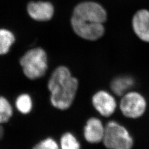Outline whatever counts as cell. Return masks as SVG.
<instances>
[{
  "instance_id": "obj_1",
  "label": "cell",
  "mask_w": 149,
  "mask_h": 149,
  "mask_svg": "<svg viewBox=\"0 0 149 149\" xmlns=\"http://www.w3.org/2000/svg\"><path fill=\"white\" fill-rule=\"evenodd\" d=\"M106 11L95 2H84L76 6L71 17L74 32L86 40H96L104 33L103 24L107 19Z\"/></svg>"
},
{
  "instance_id": "obj_2",
  "label": "cell",
  "mask_w": 149,
  "mask_h": 149,
  "mask_svg": "<svg viewBox=\"0 0 149 149\" xmlns=\"http://www.w3.org/2000/svg\"><path fill=\"white\" fill-rule=\"evenodd\" d=\"M78 85L67 68L60 66L55 70L48 82L52 104L61 110L68 109L74 100Z\"/></svg>"
},
{
  "instance_id": "obj_3",
  "label": "cell",
  "mask_w": 149,
  "mask_h": 149,
  "mask_svg": "<svg viewBox=\"0 0 149 149\" xmlns=\"http://www.w3.org/2000/svg\"><path fill=\"white\" fill-rule=\"evenodd\" d=\"M102 142L108 149H132L134 145L127 129L116 121L107 124Z\"/></svg>"
},
{
  "instance_id": "obj_4",
  "label": "cell",
  "mask_w": 149,
  "mask_h": 149,
  "mask_svg": "<svg viewBox=\"0 0 149 149\" xmlns=\"http://www.w3.org/2000/svg\"><path fill=\"white\" fill-rule=\"evenodd\" d=\"M20 64L28 79H39L45 74L48 68L47 54L41 48L33 49L22 57Z\"/></svg>"
},
{
  "instance_id": "obj_5",
  "label": "cell",
  "mask_w": 149,
  "mask_h": 149,
  "mask_svg": "<svg viewBox=\"0 0 149 149\" xmlns=\"http://www.w3.org/2000/svg\"><path fill=\"white\" fill-rule=\"evenodd\" d=\"M119 107L125 117L136 119L144 114L146 108V102L144 97L138 92H128L123 96Z\"/></svg>"
},
{
  "instance_id": "obj_6",
  "label": "cell",
  "mask_w": 149,
  "mask_h": 149,
  "mask_svg": "<svg viewBox=\"0 0 149 149\" xmlns=\"http://www.w3.org/2000/svg\"><path fill=\"white\" fill-rule=\"evenodd\" d=\"M92 103L97 112L105 117L111 116L117 106L115 98L104 91L96 93L92 98Z\"/></svg>"
},
{
  "instance_id": "obj_7",
  "label": "cell",
  "mask_w": 149,
  "mask_h": 149,
  "mask_svg": "<svg viewBox=\"0 0 149 149\" xmlns=\"http://www.w3.org/2000/svg\"><path fill=\"white\" fill-rule=\"evenodd\" d=\"M27 11L33 19L38 21H47L53 16V6L48 2H32L28 5Z\"/></svg>"
},
{
  "instance_id": "obj_8",
  "label": "cell",
  "mask_w": 149,
  "mask_h": 149,
  "mask_svg": "<svg viewBox=\"0 0 149 149\" xmlns=\"http://www.w3.org/2000/svg\"><path fill=\"white\" fill-rule=\"evenodd\" d=\"M132 26L136 35L141 40L149 43V11L141 10L134 16Z\"/></svg>"
},
{
  "instance_id": "obj_9",
  "label": "cell",
  "mask_w": 149,
  "mask_h": 149,
  "mask_svg": "<svg viewBox=\"0 0 149 149\" xmlns=\"http://www.w3.org/2000/svg\"><path fill=\"white\" fill-rule=\"evenodd\" d=\"M105 132V126L97 118L88 119L84 128V136L90 143L96 144L102 141Z\"/></svg>"
},
{
  "instance_id": "obj_10",
  "label": "cell",
  "mask_w": 149,
  "mask_h": 149,
  "mask_svg": "<svg viewBox=\"0 0 149 149\" xmlns=\"http://www.w3.org/2000/svg\"><path fill=\"white\" fill-rule=\"evenodd\" d=\"M134 85V80L129 76H119L113 80L111 83L112 91L118 96H123L128 92Z\"/></svg>"
},
{
  "instance_id": "obj_11",
  "label": "cell",
  "mask_w": 149,
  "mask_h": 149,
  "mask_svg": "<svg viewBox=\"0 0 149 149\" xmlns=\"http://www.w3.org/2000/svg\"><path fill=\"white\" fill-rule=\"evenodd\" d=\"M15 40L14 35L10 31L5 29H0V55L7 53L11 45Z\"/></svg>"
},
{
  "instance_id": "obj_12",
  "label": "cell",
  "mask_w": 149,
  "mask_h": 149,
  "mask_svg": "<svg viewBox=\"0 0 149 149\" xmlns=\"http://www.w3.org/2000/svg\"><path fill=\"white\" fill-rule=\"evenodd\" d=\"M13 114L11 104L5 98L0 96V124L7 123Z\"/></svg>"
},
{
  "instance_id": "obj_13",
  "label": "cell",
  "mask_w": 149,
  "mask_h": 149,
  "mask_svg": "<svg viewBox=\"0 0 149 149\" xmlns=\"http://www.w3.org/2000/svg\"><path fill=\"white\" fill-rule=\"evenodd\" d=\"M61 149H80V144L72 134H64L60 139Z\"/></svg>"
},
{
  "instance_id": "obj_14",
  "label": "cell",
  "mask_w": 149,
  "mask_h": 149,
  "mask_svg": "<svg viewBox=\"0 0 149 149\" xmlns=\"http://www.w3.org/2000/svg\"><path fill=\"white\" fill-rule=\"evenodd\" d=\"M17 108L23 114H27L31 111L32 102L30 96L23 94L19 96L16 102Z\"/></svg>"
},
{
  "instance_id": "obj_15",
  "label": "cell",
  "mask_w": 149,
  "mask_h": 149,
  "mask_svg": "<svg viewBox=\"0 0 149 149\" xmlns=\"http://www.w3.org/2000/svg\"><path fill=\"white\" fill-rule=\"evenodd\" d=\"M33 149H60L58 144L52 138H47L37 144Z\"/></svg>"
},
{
  "instance_id": "obj_16",
  "label": "cell",
  "mask_w": 149,
  "mask_h": 149,
  "mask_svg": "<svg viewBox=\"0 0 149 149\" xmlns=\"http://www.w3.org/2000/svg\"><path fill=\"white\" fill-rule=\"evenodd\" d=\"M3 133H4L3 128L2 127L1 124H0V140L2 138V137L3 136Z\"/></svg>"
}]
</instances>
